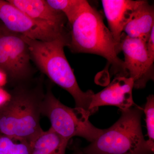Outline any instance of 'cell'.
Segmentation results:
<instances>
[{"label":"cell","mask_w":154,"mask_h":154,"mask_svg":"<svg viewBox=\"0 0 154 154\" xmlns=\"http://www.w3.org/2000/svg\"><path fill=\"white\" fill-rule=\"evenodd\" d=\"M93 114L82 108L66 106L54 96L52 85L48 83L42 107V115L46 116L51 128L69 141L74 137L84 138L90 143L96 140L104 130L97 128L89 117Z\"/></svg>","instance_id":"5b68a950"},{"label":"cell","mask_w":154,"mask_h":154,"mask_svg":"<svg viewBox=\"0 0 154 154\" xmlns=\"http://www.w3.org/2000/svg\"><path fill=\"white\" fill-rule=\"evenodd\" d=\"M72 150L73 151L72 154H86L82 152L80 146L76 142L72 145Z\"/></svg>","instance_id":"d6986e66"},{"label":"cell","mask_w":154,"mask_h":154,"mask_svg":"<svg viewBox=\"0 0 154 154\" xmlns=\"http://www.w3.org/2000/svg\"><path fill=\"white\" fill-rule=\"evenodd\" d=\"M31 19L64 34H69L66 17L53 8L45 0H8Z\"/></svg>","instance_id":"30bf717a"},{"label":"cell","mask_w":154,"mask_h":154,"mask_svg":"<svg viewBox=\"0 0 154 154\" xmlns=\"http://www.w3.org/2000/svg\"><path fill=\"white\" fill-rule=\"evenodd\" d=\"M146 116V122L149 145L154 149V96L150 95L146 98V102L143 109Z\"/></svg>","instance_id":"2e32d148"},{"label":"cell","mask_w":154,"mask_h":154,"mask_svg":"<svg viewBox=\"0 0 154 154\" xmlns=\"http://www.w3.org/2000/svg\"><path fill=\"white\" fill-rule=\"evenodd\" d=\"M142 0H102V3L108 27L118 54L123 29L134 10Z\"/></svg>","instance_id":"8fae6325"},{"label":"cell","mask_w":154,"mask_h":154,"mask_svg":"<svg viewBox=\"0 0 154 154\" xmlns=\"http://www.w3.org/2000/svg\"><path fill=\"white\" fill-rule=\"evenodd\" d=\"M68 46L74 53H89L105 58L115 76L128 77L123 60L119 57L115 41L99 12L84 1L81 10L69 25Z\"/></svg>","instance_id":"7a4b0ae2"},{"label":"cell","mask_w":154,"mask_h":154,"mask_svg":"<svg viewBox=\"0 0 154 154\" xmlns=\"http://www.w3.org/2000/svg\"><path fill=\"white\" fill-rule=\"evenodd\" d=\"M31 60L29 47L22 35L0 27V70L14 86L32 79Z\"/></svg>","instance_id":"8992f818"},{"label":"cell","mask_w":154,"mask_h":154,"mask_svg":"<svg viewBox=\"0 0 154 154\" xmlns=\"http://www.w3.org/2000/svg\"><path fill=\"white\" fill-rule=\"evenodd\" d=\"M133 80L129 77L115 76L103 90L92 96L90 110L94 113L100 106H114L125 110L136 105L133 98Z\"/></svg>","instance_id":"9c48e42d"},{"label":"cell","mask_w":154,"mask_h":154,"mask_svg":"<svg viewBox=\"0 0 154 154\" xmlns=\"http://www.w3.org/2000/svg\"><path fill=\"white\" fill-rule=\"evenodd\" d=\"M22 37L29 47L31 60L41 72L72 96L75 107L94 114L89 108L94 93L91 90L84 92L81 90L65 54L64 48L68 46L69 39L44 42Z\"/></svg>","instance_id":"3957f363"},{"label":"cell","mask_w":154,"mask_h":154,"mask_svg":"<svg viewBox=\"0 0 154 154\" xmlns=\"http://www.w3.org/2000/svg\"><path fill=\"white\" fill-rule=\"evenodd\" d=\"M30 144L0 134V154H30Z\"/></svg>","instance_id":"9a60e30c"},{"label":"cell","mask_w":154,"mask_h":154,"mask_svg":"<svg viewBox=\"0 0 154 154\" xmlns=\"http://www.w3.org/2000/svg\"><path fill=\"white\" fill-rule=\"evenodd\" d=\"M0 20L8 30L31 39L44 42L61 38L70 40L69 34L60 33L36 22L8 0H0Z\"/></svg>","instance_id":"52a82bcc"},{"label":"cell","mask_w":154,"mask_h":154,"mask_svg":"<svg viewBox=\"0 0 154 154\" xmlns=\"http://www.w3.org/2000/svg\"><path fill=\"white\" fill-rule=\"evenodd\" d=\"M120 50L124 54L123 61L128 77L133 80L134 88H145L147 83L154 79V66L149 60L146 42L128 37L123 33Z\"/></svg>","instance_id":"ba28073f"},{"label":"cell","mask_w":154,"mask_h":154,"mask_svg":"<svg viewBox=\"0 0 154 154\" xmlns=\"http://www.w3.org/2000/svg\"><path fill=\"white\" fill-rule=\"evenodd\" d=\"M8 80L7 75L4 72L0 70V88L5 85Z\"/></svg>","instance_id":"ffe728a7"},{"label":"cell","mask_w":154,"mask_h":154,"mask_svg":"<svg viewBox=\"0 0 154 154\" xmlns=\"http://www.w3.org/2000/svg\"><path fill=\"white\" fill-rule=\"evenodd\" d=\"M153 28V6L147 1L142 0L131 14L125 26L123 33L128 37L140 38L147 42Z\"/></svg>","instance_id":"7c38bea8"},{"label":"cell","mask_w":154,"mask_h":154,"mask_svg":"<svg viewBox=\"0 0 154 154\" xmlns=\"http://www.w3.org/2000/svg\"><path fill=\"white\" fill-rule=\"evenodd\" d=\"M10 92L0 88V107L5 104L10 100Z\"/></svg>","instance_id":"ac0fdd59"},{"label":"cell","mask_w":154,"mask_h":154,"mask_svg":"<svg viewBox=\"0 0 154 154\" xmlns=\"http://www.w3.org/2000/svg\"><path fill=\"white\" fill-rule=\"evenodd\" d=\"M53 8L62 12L66 17L69 25L76 17L85 0H46Z\"/></svg>","instance_id":"5bb4252c"},{"label":"cell","mask_w":154,"mask_h":154,"mask_svg":"<svg viewBox=\"0 0 154 154\" xmlns=\"http://www.w3.org/2000/svg\"><path fill=\"white\" fill-rule=\"evenodd\" d=\"M148 56L151 63L153 64L154 61V28L152 29L148 40L146 42Z\"/></svg>","instance_id":"e0dca14e"},{"label":"cell","mask_w":154,"mask_h":154,"mask_svg":"<svg viewBox=\"0 0 154 154\" xmlns=\"http://www.w3.org/2000/svg\"><path fill=\"white\" fill-rule=\"evenodd\" d=\"M116 122L86 146V154H154L144 137L141 126L143 109L137 105L125 110Z\"/></svg>","instance_id":"277c9868"},{"label":"cell","mask_w":154,"mask_h":154,"mask_svg":"<svg viewBox=\"0 0 154 154\" xmlns=\"http://www.w3.org/2000/svg\"><path fill=\"white\" fill-rule=\"evenodd\" d=\"M42 77L14 86L0 107V134L31 144L43 131L40 124L45 92Z\"/></svg>","instance_id":"6da1fadb"},{"label":"cell","mask_w":154,"mask_h":154,"mask_svg":"<svg viewBox=\"0 0 154 154\" xmlns=\"http://www.w3.org/2000/svg\"><path fill=\"white\" fill-rule=\"evenodd\" d=\"M69 142L50 128L30 144V154H66Z\"/></svg>","instance_id":"4fadbf2b"}]
</instances>
